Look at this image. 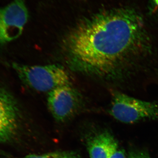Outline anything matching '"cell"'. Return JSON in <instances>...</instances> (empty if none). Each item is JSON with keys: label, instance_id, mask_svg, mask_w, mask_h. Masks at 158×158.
Returning <instances> with one entry per match:
<instances>
[{"label": "cell", "instance_id": "obj_5", "mask_svg": "<svg viewBox=\"0 0 158 158\" xmlns=\"http://www.w3.org/2000/svg\"><path fill=\"white\" fill-rule=\"evenodd\" d=\"M82 99L71 85L61 86L49 92L48 106L57 121H65L73 116L81 108Z\"/></svg>", "mask_w": 158, "mask_h": 158}, {"label": "cell", "instance_id": "obj_2", "mask_svg": "<svg viewBox=\"0 0 158 158\" xmlns=\"http://www.w3.org/2000/svg\"><path fill=\"white\" fill-rule=\"evenodd\" d=\"M12 67L21 80L36 91L49 93L61 86L70 85L69 74L60 65H28L13 63Z\"/></svg>", "mask_w": 158, "mask_h": 158}, {"label": "cell", "instance_id": "obj_9", "mask_svg": "<svg viewBox=\"0 0 158 158\" xmlns=\"http://www.w3.org/2000/svg\"><path fill=\"white\" fill-rule=\"evenodd\" d=\"M127 158H151L147 152L144 151H132L129 154Z\"/></svg>", "mask_w": 158, "mask_h": 158}, {"label": "cell", "instance_id": "obj_7", "mask_svg": "<svg viewBox=\"0 0 158 158\" xmlns=\"http://www.w3.org/2000/svg\"><path fill=\"white\" fill-rule=\"evenodd\" d=\"M118 147L115 139L106 131L96 135L89 140L88 144L90 158H110Z\"/></svg>", "mask_w": 158, "mask_h": 158}, {"label": "cell", "instance_id": "obj_1", "mask_svg": "<svg viewBox=\"0 0 158 158\" xmlns=\"http://www.w3.org/2000/svg\"><path fill=\"white\" fill-rule=\"evenodd\" d=\"M147 35L135 11L121 8L103 11L79 22L63 42L67 64L78 72L113 76L145 48Z\"/></svg>", "mask_w": 158, "mask_h": 158}, {"label": "cell", "instance_id": "obj_6", "mask_svg": "<svg viewBox=\"0 0 158 158\" xmlns=\"http://www.w3.org/2000/svg\"><path fill=\"white\" fill-rule=\"evenodd\" d=\"M19 114L14 97L0 85V143L9 142L14 138L18 130Z\"/></svg>", "mask_w": 158, "mask_h": 158}, {"label": "cell", "instance_id": "obj_3", "mask_svg": "<svg viewBox=\"0 0 158 158\" xmlns=\"http://www.w3.org/2000/svg\"><path fill=\"white\" fill-rule=\"evenodd\" d=\"M109 113L116 120L125 123H134L144 119H158V104L116 91L113 93Z\"/></svg>", "mask_w": 158, "mask_h": 158}, {"label": "cell", "instance_id": "obj_10", "mask_svg": "<svg viewBox=\"0 0 158 158\" xmlns=\"http://www.w3.org/2000/svg\"><path fill=\"white\" fill-rule=\"evenodd\" d=\"M110 158H127L123 150L118 149V147L115 150Z\"/></svg>", "mask_w": 158, "mask_h": 158}, {"label": "cell", "instance_id": "obj_11", "mask_svg": "<svg viewBox=\"0 0 158 158\" xmlns=\"http://www.w3.org/2000/svg\"><path fill=\"white\" fill-rule=\"evenodd\" d=\"M153 1L155 3L156 5H157L158 6V0H153Z\"/></svg>", "mask_w": 158, "mask_h": 158}, {"label": "cell", "instance_id": "obj_8", "mask_svg": "<svg viewBox=\"0 0 158 158\" xmlns=\"http://www.w3.org/2000/svg\"><path fill=\"white\" fill-rule=\"evenodd\" d=\"M81 158L77 152L70 151L56 152L42 155H29L22 158Z\"/></svg>", "mask_w": 158, "mask_h": 158}, {"label": "cell", "instance_id": "obj_4", "mask_svg": "<svg viewBox=\"0 0 158 158\" xmlns=\"http://www.w3.org/2000/svg\"><path fill=\"white\" fill-rule=\"evenodd\" d=\"M28 17L25 0H13L0 7V44H6L20 37Z\"/></svg>", "mask_w": 158, "mask_h": 158}, {"label": "cell", "instance_id": "obj_12", "mask_svg": "<svg viewBox=\"0 0 158 158\" xmlns=\"http://www.w3.org/2000/svg\"><path fill=\"white\" fill-rule=\"evenodd\" d=\"M1 154L4 155V153H3V152H2V151L0 150V155Z\"/></svg>", "mask_w": 158, "mask_h": 158}]
</instances>
